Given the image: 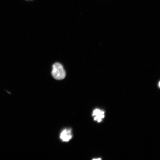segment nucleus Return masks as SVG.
Listing matches in <instances>:
<instances>
[{
	"mask_svg": "<svg viewBox=\"0 0 160 160\" xmlns=\"http://www.w3.org/2000/svg\"><path fill=\"white\" fill-rule=\"evenodd\" d=\"M104 113L103 111H101L98 109H96L94 110L92 113V116H95L94 120H97L99 122L100 121L102 118L104 116L103 115Z\"/></svg>",
	"mask_w": 160,
	"mask_h": 160,
	"instance_id": "7ed1b4c3",
	"label": "nucleus"
},
{
	"mask_svg": "<svg viewBox=\"0 0 160 160\" xmlns=\"http://www.w3.org/2000/svg\"><path fill=\"white\" fill-rule=\"evenodd\" d=\"M71 129H65L61 133L60 137L61 139L64 142L69 141L72 137V135Z\"/></svg>",
	"mask_w": 160,
	"mask_h": 160,
	"instance_id": "f03ea898",
	"label": "nucleus"
},
{
	"mask_svg": "<svg viewBox=\"0 0 160 160\" xmlns=\"http://www.w3.org/2000/svg\"><path fill=\"white\" fill-rule=\"evenodd\" d=\"M52 75L55 79L60 80L65 77L66 74L63 65L59 63H56L52 65Z\"/></svg>",
	"mask_w": 160,
	"mask_h": 160,
	"instance_id": "f257e3e1",
	"label": "nucleus"
}]
</instances>
